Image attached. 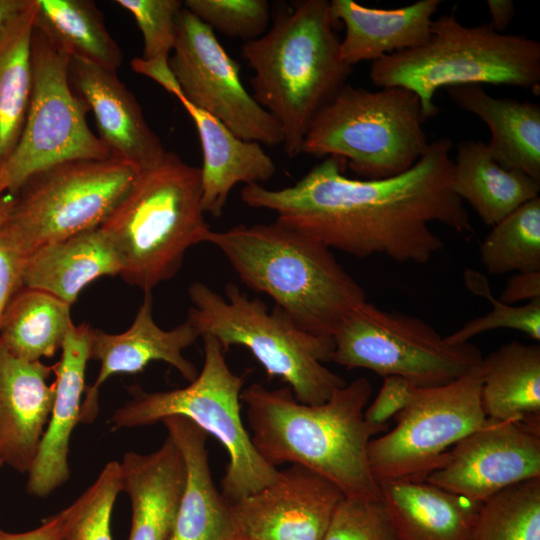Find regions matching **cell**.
<instances>
[{"instance_id": "cell-1", "label": "cell", "mask_w": 540, "mask_h": 540, "mask_svg": "<svg viewBox=\"0 0 540 540\" xmlns=\"http://www.w3.org/2000/svg\"><path fill=\"white\" fill-rule=\"evenodd\" d=\"M451 149L449 138L436 139L407 171L378 180L349 178L343 159L326 157L292 186H244L241 200L331 250L424 264L444 246L430 223L474 233L452 190Z\"/></svg>"}, {"instance_id": "cell-2", "label": "cell", "mask_w": 540, "mask_h": 540, "mask_svg": "<svg viewBox=\"0 0 540 540\" xmlns=\"http://www.w3.org/2000/svg\"><path fill=\"white\" fill-rule=\"evenodd\" d=\"M371 394L370 381L359 377L317 405L299 402L288 386L269 389L261 383L243 389L241 401L251 441L267 463L299 464L333 482L346 497L381 500L367 448L387 425L365 419Z\"/></svg>"}, {"instance_id": "cell-3", "label": "cell", "mask_w": 540, "mask_h": 540, "mask_svg": "<svg viewBox=\"0 0 540 540\" xmlns=\"http://www.w3.org/2000/svg\"><path fill=\"white\" fill-rule=\"evenodd\" d=\"M206 243L221 251L242 283L269 296L309 333L333 337L367 301L331 249L276 220L211 230Z\"/></svg>"}, {"instance_id": "cell-4", "label": "cell", "mask_w": 540, "mask_h": 540, "mask_svg": "<svg viewBox=\"0 0 540 540\" xmlns=\"http://www.w3.org/2000/svg\"><path fill=\"white\" fill-rule=\"evenodd\" d=\"M335 25L329 1H298L265 34L242 46L254 71L253 97L278 122L289 157L302 153L315 115L352 72L340 58Z\"/></svg>"}, {"instance_id": "cell-5", "label": "cell", "mask_w": 540, "mask_h": 540, "mask_svg": "<svg viewBox=\"0 0 540 540\" xmlns=\"http://www.w3.org/2000/svg\"><path fill=\"white\" fill-rule=\"evenodd\" d=\"M116 251L120 277L151 293L175 277L186 252L211 231L202 207L201 170L173 152L136 172L122 200L99 227Z\"/></svg>"}, {"instance_id": "cell-6", "label": "cell", "mask_w": 540, "mask_h": 540, "mask_svg": "<svg viewBox=\"0 0 540 540\" xmlns=\"http://www.w3.org/2000/svg\"><path fill=\"white\" fill-rule=\"evenodd\" d=\"M370 79L381 88L401 87L419 98L424 117L438 113V89L464 85H509L540 91V43L496 32L490 23L462 25L454 14L432 21L421 47L372 62Z\"/></svg>"}, {"instance_id": "cell-7", "label": "cell", "mask_w": 540, "mask_h": 540, "mask_svg": "<svg viewBox=\"0 0 540 540\" xmlns=\"http://www.w3.org/2000/svg\"><path fill=\"white\" fill-rule=\"evenodd\" d=\"M224 297L195 281L188 288L187 319L200 337L213 336L227 352L242 346L251 352L270 378L279 377L304 404L326 402L346 382L324 366L331 361L332 337L309 333L279 307L270 311L259 298H250L228 282Z\"/></svg>"}, {"instance_id": "cell-8", "label": "cell", "mask_w": 540, "mask_h": 540, "mask_svg": "<svg viewBox=\"0 0 540 540\" xmlns=\"http://www.w3.org/2000/svg\"><path fill=\"white\" fill-rule=\"evenodd\" d=\"M204 362L188 386L168 391L147 392L138 385L128 387L131 400L114 411L112 430L152 425L169 416H183L213 435L229 457L221 480L222 495L239 501L274 483L280 470L256 451L241 417L244 375L227 364L226 351L213 336L205 334Z\"/></svg>"}, {"instance_id": "cell-9", "label": "cell", "mask_w": 540, "mask_h": 540, "mask_svg": "<svg viewBox=\"0 0 540 540\" xmlns=\"http://www.w3.org/2000/svg\"><path fill=\"white\" fill-rule=\"evenodd\" d=\"M425 121L410 90L346 84L315 115L302 153L341 158L366 180L388 178L407 171L427 149Z\"/></svg>"}, {"instance_id": "cell-10", "label": "cell", "mask_w": 540, "mask_h": 540, "mask_svg": "<svg viewBox=\"0 0 540 540\" xmlns=\"http://www.w3.org/2000/svg\"><path fill=\"white\" fill-rule=\"evenodd\" d=\"M332 338V362L398 376L416 387L450 383L483 359L474 344H451L424 320L368 301L346 317Z\"/></svg>"}, {"instance_id": "cell-11", "label": "cell", "mask_w": 540, "mask_h": 540, "mask_svg": "<svg viewBox=\"0 0 540 540\" xmlns=\"http://www.w3.org/2000/svg\"><path fill=\"white\" fill-rule=\"evenodd\" d=\"M33 86L20 139L0 166V197L14 196L35 173L71 160H106L109 153L89 128L85 101L69 81L70 56L34 27Z\"/></svg>"}, {"instance_id": "cell-12", "label": "cell", "mask_w": 540, "mask_h": 540, "mask_svg": "<svg viewBox=\"0 0 540 540\" xmlns=\"http://www.w3.org/2000/svg\"><path fill=\"white\" fill-rule=\"evenodd\" d=\"M136 171L115 161L71 160L41 170L19 188L5 223L33 252L99 228L129 190Z\"/></svg>"}, {"instance_id": "cell-13", "label": "cell", "mask_w": 540, "mask_h": 540, "mask_svg": "<svg viewBox=\"0 0 540 540\" xmlns=\"http://www.w3.org/2000/svg\"><path fill=\"white\" fill-rule=\"evenodd\" d=\"M481 389V363L450 383L415 387L408 404L394 416L395 427L368 444L377 483L424 480L439 468L448 451L487 420Z\"/></svg>"}, {"instance_id": "cell-14", "label": "cell", "mask_w": 540, "mask_h": 540, "mask_svg": "<svg viewBox=\"0 0 540 540\" xmlns=\"http://www.w3.org/2000/svg\"><path fill=\"white\" fill-rule=\"evenodd\" d=\"M170 69L182 95L235 135L266 146L283 144L278 122L244 87L239 64L214 31L184 6L176 20Z\"/></svg>"}, {"instance_id": "cell-15", "label": "cell", "mask_w": 540, "mask_h": 540, "mask_svg": "<svg viewBox=\"0 0 540 540\" xmlns=\"http://www.w3.org/2000/svg\"><path fill=\"white\" fill-rule=\"evenodd\" d=\"M540 477V427L488 419L447 453L424 481L483 502L511 485Z\"/></svg>"}, {"instance_id": "cell-16", "label": "cell", "mask_w": 540, "mask_h": 540, "mask_svg": "<svg viewBox=\"0 0 540 540\" xmlns=\"http://www.w3.org/2000/svg\"><path fill=\"white\" fill-rule=\"evenodd\" d=\"M343 492L299 464L263 489L230 503L236 533L251 540H322Z\"/></svg>"}, {"instance_id": "cell-17", "label": "cell", "mask_w": 540, "mask_h": 540, "mask_svg": "<svg viewBox=\"0 0 540 540\" xmlns=\"http://www.w3.org/2000/svg\"><path fill=\"white\" fill-rule=\"evenodd\" d=\"M153 297L145 293L131 326L122 333L111 334L91 328L90 359L100 362L98 376L86 386L80 423H93L99 413V390L115 374H137L152 361H163L174 367L189 383L198 375L195 365L183 351L200 337L197 329L185 320L170 330L160 328L153 319Z\"/></svg>"}, {"instance_id": "cell-18", "label": "cell", "mask_w": 540, "mask_h": 540, "mask_svg": "<svg viewBox=\"0 0 540 540\" xmlns=\"http://www.w3.org/2000/svg\"><path fill=\"white\" fill-rule=\"evenodd\" d=\"M69 81L92 110L98 137L110 159L136 172L157 164L166 150L144 118L142 108L116 71L71 57Z\"/></svg>"}, {"instance_id": "cell-19", "label": "cell", "mask_w": 540, "mask_h": 540, "mask_svg": "<svg viewBox=\"0 0 540 540\" xmlns=\"http://www.w3.org/2000/svg\"><path fill=\"white\" fill-rule=\"evenodd\" d=\"M54 364L27 361L0 342V461L28 473L48 424L56 383Z\"/></svg>"}, {"instance_id": "cell-20", "label": "cell", "mask_w": 540, "mask_h": 540, "mask_svg": "<svg viewBox=\"0 0 540 540\" xmlns=\"http://www.w3.org/2000/svg\"><path fill=\"white\" fill-rule=\"evenodd\" d=\"M91 328L86 323L73 325L62 344L61 359L54 364L56 392L52 411L28 471L26 490L32 496L46 497L70 478L69 442L80 423Z\"/></svg>"}, {"instance_id": "cell-21", "label": "cell", "mask_w": 540, "mask_h": 540, "mask_svg": "<svg viewBox=\"0 0 540 540\" xmlns=\"http://www.w3.org/2000/svg\"><path fill=\"white\" fill-rule=\"evenodd\" d=\"M180 450L186 480L169 540H232L236 535L230 502L215 486L207 449V433L190 419L161 420Z\"/></svg>"}, {"instance_id": "cell-22", "label": "cell", "mask_w": 540, "mask_h": 540, "mask_svg": "<svg viewBox=\"0 0 540 540\" xmlns=\"http://www.w3.org/2000/svg\"><path fill=\"white\" fill-rule=\"evenodd\" d=\"M121 490L131 504L128 540H169L186 480L183 456L167 436L154 452H126Z\"/></svg>"}, {"instance_id": "cell-23", "label": "cell", "mask_w": 540, "mask_h": 540, "mask_svg": "<svg viewBox=\"0 0 540 540\" xmlns=\"http://www.w3.org/2000/svg\"><path fill=\"white\" fill-rule=\"evenodd\" d=\"M440 4L441 0H420L400 8L379 9L353 0H332L331 16L345 27L339 47L341 60L353 67L423 46L430 39L432 17Z\"/></svg>"}, {"instance_id": "cell-24", "label": "cell", "mask_w": 540, "mask_h": 540, "mask_svg": "<svg viewBox=\"0 0 540 540\" xmlns=\"http://www.w3.org/2000/svg\"><path fill=\"white\" fill-rule=\"evenodd\" d=\"M173 96L191 117L200 139L203 210L220 217L235 185H262L273 177L276 165L261 144L239 138L217 118L191 104L181 90Z\"/></svg>"}, {"instance_id": "cell-25", "label": "cell", "mask_w": 540, "mask_h": 540, "mask_svg": "<svg viewBox=\"0 0 540 540\" xmlns=\"http://www.w3.org/2000/svg\"><path fill=\"white\" fill-rule=\"evenodd\" d=\"M397 540H470L481 503L424 480L379 484Z\"/></svg>"}, {"instance_id": "cell-26", "label": "cell", "mask_w": 540, "mask_h": 540, "mask_svg": "<svg viewBox=\"0 0 540 540\" xmlns=\"http://www.w3.org/2000/svg\"><path fill=\"white\" fill-rule=\"evenodd\" d=\"M448 95L458 107L487 125L491 139L486 145L501 167L540 181L539 104L495 98L481 85L450 87Z\"/></svg>"}, {"instance_id": "cell-27", "label": "cell", "mask_w": 540, "mask_h": 540, "mask_svg": "<svg viewBox=\"0 0 540 540\" xmlns=\"http://www.w3.org/2000/svg\"><path fill=\"white\" fill-rule=\"evenodd\" d=\"M120 259L100 228L35 249L27 258L23 286L50 293L70 306L88 284L120 276Z\"/></svg>"}, {"instance_id": "cell-28", "label": "cell", "mask_w": 540, "mask_h": 540, "mask_svg": "<svg viewBox=\"0 0 540 540\" xmlns=\"http://www.w3.org/2000/svg\"><path fill=\"white\" fill-rule=\"evenodd\" d=\"M453 192L470 204L487 226H494L524 203L539 197L540 181L506 170L491 156L486 143L463 140L453 160Z\"/></svg>"}, {"instance_id": "cell-29", "label": "cell", "mask_w": 540, "mask_h": 540, "mask_svg": "<svg viewBox=\"0 0 540 540\" xmlns=\"http://www.w3.org/2000/svg\"><path fill=\"white\" fill-rule=\"evenodd\" d=\"M481 402L488 419L540 426V346L513 340L483 357Z\"/></svg>"}, {"instance_id": "cell-30", "label": "cell", "mask_w": 540, "mask_h": 540, "mask_svg": "<svg viewBox=\"0 0 540 540\" xmlns=\"http://www.w3.org/2000/svg\"><path fill=\"white\" fill-rule=\"evenodd\" d=\"M37 0L0 27V166L22 134L32 94L31 42Z\"/></svg>"}, {"instance_id": "cell-31", "label": "cell", "mask_w": 540, "mask_h": 540, "mask_svg": "<svg viewBox=\"0 0 540 540\" xmlns=\"http://www.w3.org/2000/svg\"><path fill=\"white\" fill-rule=\"evenodd\" d=\"M73 325L69 304L45 291L23 286L4 311L0 342L18 358L40 361L61 349Z\"/></svg>"}, {"instance_id": "cell-32", "label": "cell", "mask_w": 540, "mask_h": 540, "mask_svg": "<svg viewBox=\"0 0 540 540\" xmlns=\"http://www.w3.org/2000/svg\"><path fill=\"white\" fill-rule=\"evenodd\" d=\"M34 27L70 57L117 71L123 53L90 0H37Z\"/></svg>"}, {"instance_id": "cell-33", "label": "cell", "mask_w": 540, "mask_h": 540, "mask_svg": "<svg viewBox=\"0 0 540 540\" xmlns=\"http://www.w3.org/2000/svg\"><path fill=\"white\" fill-rule=\"evenodd\" d=\"M479 254L490 274L540 272V198L524 203L492 226Z\"/></svg>"}, {"instance_id": "cell-34", "label": "cell", "mask_w": 540, "mask_h": 540, "mask_svg": "<svg viewBox=\"0 0 540 540\" xmlns=\"http://www.w3.org/2000/svg\"><path fill=\"white\" fill-rule=\"evenodd\" d=\"M470 540H540V477L484 500Z\"/></svg>"}, {"instance_id": "cell-35", "label": "cell", "mask_w": 540, "mask_h": 540, "mask_svg": "<svg viewBox=\"0 0 540 540\" xmlns=\"http://www.w3.org/2000/svg\"><path fill=\"white\" fill-rule=\"evenodd\" d=\"M467 288L475 295L489 300L492 310L481 317L470 320L455 332L445 336L451 344H462L476 335L493 329L507 328L520 331L533 340H540V298L522 305H510L495 298L488 279L475 270H465Z\"/></svg>"}, {"instance_id": "cell-36", "label": "cell", "mask_w": 540, "mask_h": 540, "mask_svg": "<svg viewBox=\"0 0 540 540\" xmlns=\"http://www.w3.org/2000/svg\"><path fill=\"white\" fill-rule=\"evenodd\" d=\"M121 469L108 462L95 482L72 504V516L63 540H112L111 515L121 492Z\"/></svg>"}, {"instance_id": "cell-37", "label": "cell", "mask_w": 540, "mask_h": 540, "mask_svg": "<svg viewBox=\"0 0 540 540\" xmlns=\"http://www.w3.org/2000/svg\"><path fill=\"white\" fill-rule=\"evenodd\" d=\"M183 6L213 31L245 42L265 34L270 21L266 0H186Z\"/></svg>"}, {"instance_id": "cell-38", "label": "cell", "mask_w": 540, "mask_h": 540, "mask_svg": "<svg viewBox=\"0 0 540 540\" xmlns=\"http://www.w3.org/2000/svg\"><path fill=\"white\" fill-rule=\"evenodd\" d=\"M128 11L142 33L144 62L169 65V54L176 37V20L183 1L180 0H117Z\"/></svg>"}, {"instance_id": "cell-39", "label": "cell", "mask_w": 540, "mask_h": 540, "mask_svg": "<svg viewBox=\"0 0 540 540\" xmlns=\"http://www.w3.org/2000/svg\"><path fill=\"white\" fill-rule=\"evenodd\" d=\"M322 540H397L381 500L344 497Z\"/></svg>"}, {"instance_id": "cell-40", "label": "cell", "mask_w": 540, "mask_h": 540, "mask_svg": "<svg viewBox=\"0 0 540 540\" xmlns=\"http://www.w3.org/2000/svg\"><path fill=\"white\" fill-rule=\"evenodd\" d=\"M29 252L6 225L0 227V325L4 311L23 287L24 270Z\"/></svg>"}, {"instance_id": "cell-41", "label": "cell", "mask_w": 540, "mask_h": 540, "mask_svg": "<svg viewBox=\"0 0 540 540\" xmlns=\"http://www.w3.org/2000/svg\"><path fill=\"white\" fill-rule=\"evenodd\" d=\"M415 387L404 378L398 376L385 377L376 398L365 409V419L373 425H387V421L408 404Z\"/></svg>"}, {"instance_id": "cell-42", "label": "cell", "mask_w": 540, "mask_h": 540, "mask_svg": "<svg viewBox=\"0 0 540 540\" xmlns=\"http://www.w3.org/2000/svg\"><path fill=\"white\" fill-rule=\"evenodd\" d=\"M72 516V506L45 519L43 523L30 531L12 533L0 527V540H63Z\"/></svg>"}, {"instance_id": "cell-43", "label": "cell", "mask_w": 540, "mask_h": 540, "mask_svg": "<svg viewBox=\"0 0 540 540\" xmlns=\"http://www.w3.org/2000/svg\"><path fill=\"white\" fill-rule=\"evenodd\" d=\"M540 298V272H521L510 277L499 300L510 305Z\"/></svg>"}, {"instance_id": "cell-44", "label": "cell", "mask_w": 540, "mask_h": 540, "mask_svg": "<svg viewBox=\"0 0 540 540\" xmlns=\"http://www.w3.org/2000/svg\"><path fill=\"white\" fill-rule=\"evenodd\" d=\"M487 7L491 15L490 25L502 33L512 22L515 16V5L511 0H488Z\"/></svg>"}, {"instance_id": "cell-45", "label": "cell", "mask_w": 540, "mask_h": 540, "mask_svg": "<svg viewBox=\"0 0 540 540\" xmlns=\"http://www.w3.org/2000/svg\"><path fill=\"white\" fill-rule=\"evenodd\" d=\"M31 0H0V27L25 10Z\"/></svg>"}, {"instance_id": "cell-46", "label": "cell", "mask_w": 540, "mask_h": 540, "mask_svg": "<svg viewBox=\"0 0 540 540\" xmlns=\"http://www.w3.org/2000/svg\"><path fill=\"white\" fill-rule=\"evenodd\" d=\"M14 197L6 194L0 197V227L3 226L10 217Z\"/></svg>"}, {"instance_id": "cell-47", "label": "cell", "mask_w": 540, "mask_h": 540, "mask_svg": "<svg viewBox=\"0 0 540 540\" xmlns=\"http://www.w3.org/2000/svg\"><path fill=\"white\" fill-rule=\"evenodd\" d=\"M232 540H251V539L237 534Z\"/></svg>"}, {"instance_id": "cell-48", "label": "cell", "mask_w": 540, "mask_h": 540, "mask_svg": "<svg viewBox=\"0 0 540 540\" xmlns=\"http://www.w3.org/2000/svg\"><path fill=\"white\" fill-rule=\"evenodd\" d=\"M4 464L0 461V468L3 466Z\"/></svg>"}]
</instances>
